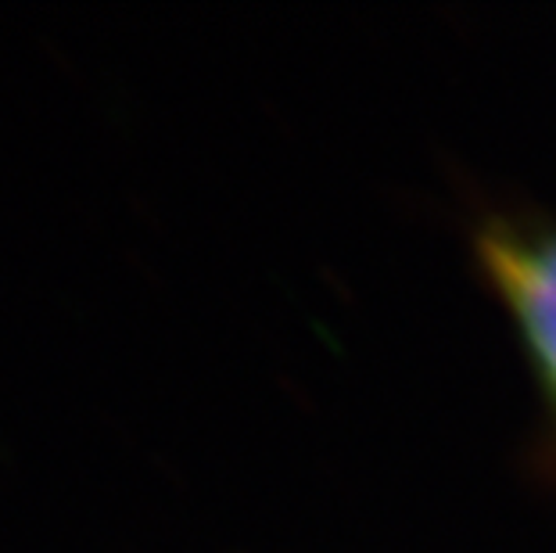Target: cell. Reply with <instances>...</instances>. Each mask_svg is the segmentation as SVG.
I'll return each mask as SVG.
<instances>
[{"instance_id":"cell-1","label":"cell","mask_w":556,"mask_h":553,"mask_svg":"<svg viewBox=\"0 0 556 553\" xmlns=\"http://www.w3.org/2000/svg\"><path fill=\"white\" fill-rule=\"evenodd\" d=\"M475 259L514 327L556 439V216L500 213L481 219Z\"/></svg>"}]
</instances>
